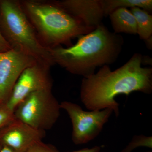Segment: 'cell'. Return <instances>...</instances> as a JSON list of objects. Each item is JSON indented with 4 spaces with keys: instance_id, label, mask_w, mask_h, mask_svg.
<instances>
[{
    "instance_id": "cell-1",
    "label": "cell",
    "mask_w": 152,
    "mask_h": 152,
    "mask_svg": "<svg viewBox=\"0 0 152 152\" xmlns=\"http://www.w3.org/2000/svg\"><path fill=\"white\" fill-rule=\"evenodd\" d=\"M142 56L136 53L124 65L114 71L109 65L102 66L96 74L82 80L80 98L90 111L112 109L119 115L118 95L128 96L139 91L150 94L152 91V68L142 67Z\"/></svg>"
},
{
    "instance_id": "cell-2",
    "label": "cell",
    "mask_w": 152,
    "mask_h": 152,
    "mask_svg": "<svg viewBox=\"0 0 152 152\" xmlns=\"http://www.w3.org/2000/svg\"><path fill=\"white\" fill-rule=\"evenodd\" d=\"M75 45L48 49L55 64L74 75L86 78L98 67L116 61L124 43V38L110 31L102 23L91 32L79 36Z\"/></svg>"
},
{
    "instance_id": "cell-3",
    "label": "cell",
    "mask_w": 152,
    "mask_h": 152,
    "mask_svg": "<svg viewBox=\"0 0 152 152\" xmlns=\"http://www.w3.org/2000/svg\"><path fill=\"white\" fill-rule=\"evenodd\" d=\"M20 1L40 42L46 48L62 45L71 46L72 39L94 30L86 26L60 5L57 1Z\"/></svg>"
},
{
    "instance_id": "cell-4",
    "label": "cell",
    "mask_w": 152,
    "mask_h": 152,
    "mask_svg": "<svg viewBox=\"0 0 152 152\" xmlns=\"http://www.w3.org/2000/svg\"><path fill=\"white\" fill-rule=\"evenodd\" d=\"M0 31L12 50L50 67L55 65L48 49L40 42L20 0H0Z\"/></svg>"
},
{
    "instance_id": "cell-5",
    "label": "cell",
    "mask_w": 152,
    "mask_h": 152,
    "mask_svg": "<svg viewBox=\"0 0 152 152\" xmlns=\"http://www.w3.org/2000/svg\"><path fill=\"white\" fill-rule=\"evenodd\" d=\"M61 109L52 90H45L28 95L17 106L14 115L16 119L46 132L58 119Z\"/></svg>"
},
{
    "instance_id": "cell-6",
    "label": "cell",
    "mask_w": 152,
    "mask_h": 152,
    "mask_svg": "<svg viewBox=\"0 0 152 152\" xmlns=\"http://www.w3.org/2000/svg\"><path fill=\"white\" fill-rule=\"evenodd\" d=\"M60 106L70 118L72 140L77 145L87 143L96 137L113 112L110 108L85 111L79 105L68 101L63 102Z\"/></svg>"
},
{
    "instance_id": "cell-7",
    "label": "cell",
    "mask_w": 152,
    "mask_h": 152,
    "mask_svg": "<svg viewBox=\"0 0 152 152\" xmlns=\"http://www.w3.org/2000/svg\"><path fill=\"white\" fill-rule=\"evenodd\" d=\"M50 67L36 63L23 71L4 106L14 113L18 105L28 95L38 91L52 90Z\"/></svg>"
},
{
    "instance_id": "cell-8",
    "label": "cell",
    "mask_w": 152,
    "mask_h": 152,
    "mask_svg": "<svg viewBox=\"0 0 152 152\" xmlns=\"http://www.w3.org/2000/svg\"><path fill=\"white\" fill-rule=\"evenodd\" d=\"M37 62L33 58L12 49L0 53V107L8 99L23 71Z\"/></svg>"
},
{
    "instance_id": "cell-9",
    "label": "cell",
    "mask_w": 152,
    "mask_h": 152,
    "mask_svg": "<svg viewBox=\"0 0 152 152\" xmlns=\"http://www.w3.org/2000/svg\"><path fill=\"white\" fill-rule=\"evenodd\" d=\"M45 132L15 119L0 131V143L14 152H25L33 144L42 140Z\"/></svg>"
},
{
    "instance_id": "cell-10",
    "label": "cell",
    "mask_w": 152,
    "mask_h": 152,
    "mask_svg": "<svg viewBox=\"0 0 152 152\" xmlns=\"http://www.w3.org/2000/svg\"><path fill=\"white\" fill-rule=\"evenodd\" d=\"M60 5L86 26L95 29L106 17L104 0L57 1Z\"/></svg>"
},
{
    "instance_id": "cell-11",
    "label": "cell",
    "mask_w": 152,
    "mask_h": 152,
    "mask_svg": "<svg viewBox=\"0 0 152 152\" xmlns=\"http://www.w3.org/2000/svg\"><path fill=\"white\" fill-rule=\"evenodd\" d=\"M112 26L115 34H137V23L134 17L127 8H120L109 15Z\"/></svg>"
},
{
    "instance_id": "cell-12",
    "label": "cell",
    "mask_w": 152,
    "mask_h": 152,
    "mask_svg": "<svg viewBox=\"0 0 152 152\" xmlns=\"http://www.w3.org/2000/svg\"><path fill=\"white\" fill-rule=\"evenodd\" d=\"M131 12L135 18L137 34L140 39L148 42L152 40V16L147 11L139 7L131 8Z\"/></svg>"
},
{
    "instance_id": "cell-13",
    "label": "cell",
    "mask_w": 152,
    "mask_h": 152,
    "mask_svg": "<svg viewBox=\"0 0 152 152\" xmlns=\"http://www.w3.org/2000/svg\"><path fill=\"white\" fill-rule=\"evenodd\" d=\"M106 16L120 8L139 7L151 12L152 10L151 0H104Z\"/></svg>"
},
{
    "instance_id": "cell-14",
    "label": "cell",
    "mask_w": 152,
    "mask_h": 152,
    "mask_svg": "<svg viewBox=\"0 0 152 152\" xmlns=\"http://www.w3.org/2000/svg\"><path fill=\"white\" fill-rule=\"evenodd\" d=\"M139 147H145L152 148V137L143 135L135 136L121 152H132L133 150Z\"/></svg>"
},
{
    "instance_id": "cell-15",
    "label": "cell",
    "mask_w": 152,
    "mask_h": 152,
    "mask_svg": "<svg viewBox=\"0 0 152 152\" xmlns=\"http://www.w3.org/2000/svg\"><path fill=\"white\" fill-rule=\"evenodd\" d=\"M14 113L4 106L0 107V131L15 120Z\"/></svg>"
},
{
    "instance_id": "cell-16",
    "label": "cell",
    "mask_w": 152,
    "mask_h": 152,
    "mask_svg": "<svg viewBox=\"0 0 152 152\" xmlns=\"http://www.w3.org/2000/svg\"><path fill=\"white\" fill-rule=\"evenodd\" d=\"M25 152H59L56 147L50 144L45 143L42 141L33 144Z\"/></svg>"
},
{
    "instance_id": "cell-17",
    "label": "cell",
    "mask_w": 152,
    "mask_h": 152,
    "mask_svg": "<svg viewBox=\"0 0 152 152\" xmlns=\"http://www.w3.org/2000/svg\"><path fill=\"white\" fill-rule=\"evenodd\" d=\"M11 49L10 47L0 31V53L7 51Z\"/></svg>"
},
{
    "instance_id": "cell-18",
    "label": "cell",
    "mask_w": 152,
    "mask_h": 152,
    "mask_svg": "<svg viewBox=\"0 0 152 152\" xmlns=\"http://www.w3.org/2000/svg\"><path fill=\"white\" fill-rule=\"evenodd\" d=\"M101 148L99 146H95L91 148H85L83 149L78 150V151H74L72 152H100Z\"/></svg>"
},
{
    "instance_id": "cell-19",
    "label": "cell",
    "mask_w": 152,
    "mask_h": 152,
    "mask_svg": "<svg viewBox=\"0 0 152 152\" xmlns=\"http://www.w3.org/2000/svg\"><path fill=\"white\" fill-rule=\"evenodd\" d=\"M0 152H14L12 150H11L10 148L8 147L5 146H3L1 149L0 150Z\"/></svg>"
},
{
    "instance_id": "cell-20",
    "label": "cell",
    "mask_w": 152,
    "mask_h": 152,
    "mask_svg": "<svg viewBox=\"0 0 152 152\" xmlns=\"http://www.w3.org/2000/svg\"><path fill=\"white\" fill-rule=\"evenodd\" d=\"M2 146H3L0 143V150H1V149L2 147Z\"/></svg>"
},
{
    "instance_id": "cell-21",
    "label": "cell",
    "mask_w": 152,
    "mask_h": 152,
    "mask_svg": "<svg viewBox=\"0 0 152 152\" xmlns=\"http://www.w3.org/2000/svg\"></svg>"
}]
</instances>
